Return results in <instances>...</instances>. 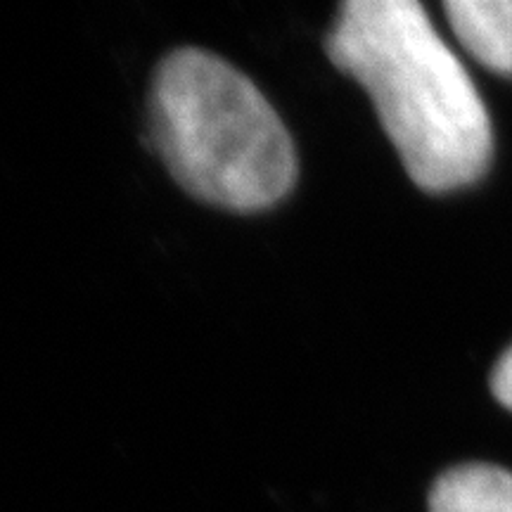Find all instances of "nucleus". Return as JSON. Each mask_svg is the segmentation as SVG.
Returning <instances> with one entry per match:
<instances>
[{
	"label": "nucleus",
	"instance_id": "f257e3e1",
	"mask_svg": "<svg viewBox=\"0 0 512 512\" xmlns=\"http://www.w3.org/2000/svg\"><path fill=\"white\" fill-rule=\"evenodd\" d=\"M325 50L366 88L418 188L458 190L486 174L494 152L489 112L420 3L349 0Z\"/></svg>",
	"mask_w": 512,
	"mask_h": 512
},
{
	"label": "nucleus",
	"instance_id": "f03ea898",
	"mask_svg": "<svg viewBox=\"0 0 512 512\" xmlns=\"http://www.w3.org/2000/svg\"><path fill=\"white\" fill-rule=\"evenodd\" d=\"M150 124L171 176L214 207L271 209L297 183V152L278 112L252 79L207 50L164 57L152 81Z\"/></svg>",
	"mask_w": 512,
	"mask_h": 512
},
{
	"label": "nucleus",
	"instance_id": "7ed1b4c3",
	"mask_svg": "<svg viewBox=\"0 0 512 512\" xmlns=\"http://www.w3.org/2000/svg\"><path fill=\"white\" fill-rule=\"evenodd\" d=\"M453 34L479 64L512 76V0H448Z\"/></svg>",
	"mask_w": 512,
	"mask_h": 512
},
{
	"label": "nucleus",
	"instance_id": "20e7f679",
	"mask_svg": "<svg viewBox=\"0 0 512 512\" xmlns=\"http://www.w3.org/2000/svg\"><path fill=\"white\" fill-rule=\"evenodd\" d=\"M430 512H512V472L486 463L451 467L432 486Z\"/></svg>",
	"mask_w": 512,
	"mask_h": 512
},
{
	"label": "nucleus",
	"instance_id": "39448f33",
	"mask_svg": "<svg viewBox=\"0 0 512 512\" xmlns=\"http://www.w3.org/2000/svg\"><path fill=\"white\" fill-rule=\"evenodd\" d=\"M491 392L498 403L512 411V347L498 358L494 373H491Z\"/></svg>",
	"mask_w": 512,
	"mask_h": 512
}]
</instances>
